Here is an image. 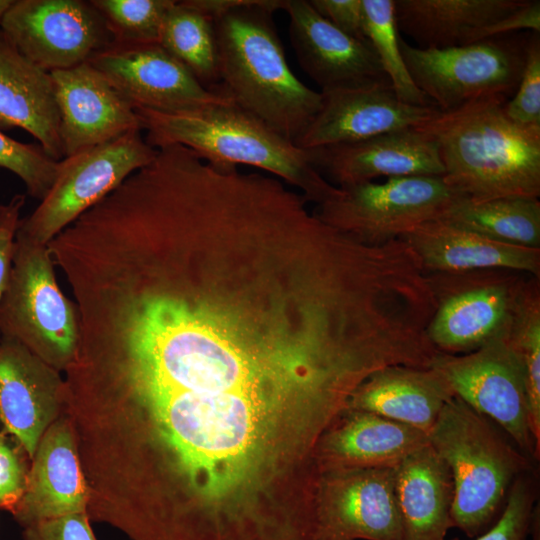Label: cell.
I'll use <instances>...</instances> for the list:
<instances>
[{"label":"cell","instance_id":"cell-28","mask_svg":"<svg viewBox=\"0 0 540 540\" xmlns=\"http://www.w3.org/2000/svg\"><path fill=\"white\" fill-rule=\"evenodd\" d=\"M505 338L523 370L529 430L540 451V277L528 275L524 280Z\"/></svg>","mask_w":540,"mask_h":540},{"label":"cell","instance_id":"cell-7","mask_svg":"<svg viewBox=\"0 0 540 540\" xmlns=\"http://www.w3.org/2000/svg\"><path fill=\"white\" fill-rule=\"evenodd\" d=\"M461 198L438 176L391 177L334 188L315 213L325 223L377 245L441 219Z\"/></svg>","mask_w":540,"mask_h":540},{"label":"cell","instance_id":"cell-11","mask_svg":"<svg viewBox=\"0 0 540 540\" xmlns=\"http://www.w3.org/2000/svg\"><path fill=\"white\" fill-rule=\"evenodd\" d=\"M455 396L497 424L526 455L539 459L528 424L522 367L505 333L465 354L439 353L432 366Z\"/></svg>","mask_w":540,"mask_h":540},{"label":"cell","instance_id":"cell-16","mask_svg":"<svg viewBox=\"0 0 540 540\" xmlns=\"http://www.w3.org/2000/svg\"><path fill=\"white\" fill-rule=\"evenodd\" d=\"M313 167L340 187L386 176L444 174L436 143L416 127L392 131L356 142L306 149Z\"/></svg>","mask_w":540,"mask_h":540},{"label":"cell","instance_id":"cell-35","mask_svg":"<svg viewBox=\"0 0 540 540\" xmlns=\"http://www.w3.org/2000/svg\"><path fill=\"white\" fill-rule=\"evenodd\" d=\"M24 537L25 540H96L85 512L28 525Z\"/></svg>","mask_w":540,"mask_h":540},{"label":"cell","instance_id":"cell-39","mask_svg":"<svg viewBox=\"0 0 540 540\" xmlns=\"http://www.w3.org/2000/svg\"><path fill=\"white\" fill-rule=\"evenodd\" d=\"M529 535L532 536V540H539V508L535 506L532 520L530 524Z\"/></svg>","mask_w":540,"mask_h":540},{"label":"cell","instance_id":"cell-12","mask_svg":"<svg viewBox=\"0 0 540 540\" xmlns=\"http://www.w3.org/2000/svg\"><path fill=\"white\" fill-rule=\"evenodd\" d=\"M314 540H402L393 469L321 471Z\"/></svg>","mask_w":540,"mask_h":540},{"label":"cell","instance_id":"cell-4","mask_svg":"<svg viewBox=\"0 0 540 540\" xmlns=\"http://www.w3.org/2000/svg\"><path fill=\"white\" fill-rule=\"evenodd\" d=\"M428 439L452 476L453 527L469 538L481 535L500 517L514 481L532 471V458L457 396L445 404Z\"/></svg>","mask_w":540,"mask_h":540},{"label":"cell","instance_id":"cell-30","mask_svg":"<svg viewBox=\"0 0 540 540\" xmlns=\"http://www.w3.org/2000/svg\"><path fill=\"white\" fill-rule=\"evenodd\" d=\"M103 15L115 43H159L174 0H91Z\"/></svg>","mask_w":540,"mask_h":540},{"label":"cell","instance_id":"cell-6","mask_svg":"<svg viewBox=\"0 0 540 540\" xmlns=\"http://www.w3.org/2000/svg\"><path fill=\"white\" fill-rule=\"evenodd\" d=\"M489 38L444 49L419 48L400 38L407 70L440 111L485 97L513 96L524 68L528 38Z\"/></svg>","mask_w":540,"mask_h":540},{"label":"cell","instance_id":"cell-33","mask_svg":"<svg viewBox=\"0 0 540 540\" xmlns=\"http://www.w3.org/2000/svg\"><path fill=\"white\" fill-rule=\"evenodd\" d=\"M504 112L513 122L527 127H540V38L531 32L528 38L524 68L518 87Z\"/></svg>","mask_w":540,"mask_h":540},{"label":"cell","instance_id":"cell-31","mask_svg":"<svg viewBox=\"0 0 540 540\" xmlns=\"http://www.w3.org/2000/svg\"><path fill=\"white\" fill-rule=\"evenodd\" d=\"M60 161L50 158L40 145L16 141L0 130V168L17 175L30 197L42 200L52 187Z\"/></svg>","mask_w":540,"mask_h":540},{"label":"cell","instance_id":"cell-15","mask_svg":"<svg viewBox=\"0 0 540 540\" xmlns=\"http://www.w3.org/2000/svg\"><path fill=\"white\" fill-rule=\"evenodd\" d=\"M50 74L65 157L142 131L135 108L89 62Z\"/></svg>","mask_w":540,"mask_h":540},{"label":"cell","instance_id":"cell-20","mask_svg":"<svg viewBox=\"0 0 540 540\" xmlns=\"http://www.w3.org/2000/svg\"><path fill=\"white\" fill-rule=\"evenodd\" d=\"M61 387L59 378L22 344L0 337V419L33 457Z\"/></svg>","mask_w":540,"mask_h":540},{"label":"cell","instance_id":"cell-1","mask_svg":"<svg viewBox=\"0 0 540 540\" xmlns=\"http://www.w3.org/2000/svg\"><path fill=\"white\" fill-rule=\"evenodd\" d=\"M284 0H229L213 19L220 84L236 105L294 141L321 108L322 95L292 72L272 21Z\"/></svg>","mask_w":540,"mask_h":540},{"label":"cell","instance_id":"cell-25","mask_svg":"<svg viewBox=\"0 0 540 540\" xmlns=\"http://www.w3.org/2000/svg\"><path fill=\"white\" fill-rule=\"evenodd\" d=\"M527 0H394L399 32L419 48L472 44L476 33Z\"/></svg>","mask_w":540,"mask_h":540},{"label":"cell","instance_id":"cell-10","mask_svg":"<svg viewBox=\"0 0 540 540\" xmlns=\"http://www.w3.org/2000/svg\"><path fill=\"white\" fill-rule=\"evenodd\" d=\"M0 28L26 58L49 73L88 62L115 43L91 1L17 0Z\"/></svg>","mask_w":540,"mask_h":540},{"label":"cell","instance_id":"cell-36","mask_svg":"<svg viewBox=\"0 0 540 540\" xmlns=\"http://www.w3.org/2000/svg\"><path fill=\"white\" fill-rule=\"evenodd\" d=\"M309 2L322 17L340 31L360 41L368 42L362 0H309Z\"/></svg>","mask_w":540,"mask_h":540},{"label":"cell","instance_id":"cell-23","mask_svg":"<svg viewBox=\"0 0 540 540\" xmlns=\"http://www.w3.org/2000/svg\"><path fill=\"white\" fill-rule=\"evenodd\" d=\"M27 475L25 492L13 514L25 526L85 512L86 496L73 438L56 424L41 438Z\"/></svg>","mask_w":540,"mask_h":540},{"label":"cell","instance_id":"cell-26","mask_svg":"<svg viewBox=\"0 0 540 540\" xmlns=\"http://www.w3.org/2000/svg\"><path fill=\"white\" fill-rule=\"evenodd\" d=\"M441 219L499 242L540 248L538 198L460 199Z\"/></svg>","mask_w":540,"mask_h":540},{"label":"cell","instance_id":"cell-5","mask_svg":"<svg viewBox=\"0 0 540 540\" xmlns=\"http://www.w3.org/2000/svg\"><path fill=\"white\" fill-rule=\"evenodd\" d=\"M0 337L56 368L72 362L79 340L78 310L57 283L48 244L17 231L0 302Z\"/></svg>","mask_w":540,"mask_h":540},{"label":"cell","instance_id":"cell-29","mask_svg":"<svg viewBox=\"0 0 540 540\" xmlns=\"http://www.w3.org/2000/svg\"><path fill=\"white\" fill-rule=\"evenodd\" d=\"M362 4L367 40L398 99L415 106H435L414 84L403 60L394 0H362Z\"/></svg>","mask_w":540,"mask_h":540},{"label":"cell","instance_id":"cell-18","mask_svg":"<svg viewBox=\"0 0 540 540\" xmlns=\"http://www.w3.org/2000/svg\"><path fill=\"white\" fill-rule=\"evenodd\" d=\"M429 444L428 435L372 412L347 408L319 440V471L394 469Z\"/></svg>","mask_w":540,"mask_h":540},{"label":"cell","instance_id":"cell-2","mask_svg":"<svg viewBox=\"0 0 540 540\" xmlns=\"http://www.w3.org/2000/svg\"><path fill=\"white\" fill-rule=\"evenodd\" d=\"M505 102L485 97L437 110L416 127L436 143L442 179L463 199L540 196V127L510 120Z\"/></svg>","mask_w":540,"mask_h":540},{"label":"cell","instance_id":"cell-13","mask_svg":"<svg viewBox=\"0 0 540 540\" xmlns=\"http://www.w3.org/2000/svg\"><path fill=\"white\" fill-rule=\"evenodd\" d=\"M88 62L134 108L176 112L235 104L217 85H202L159 43H114Z\"/></svg>","mask_w":540,"mask_h":540},{"label":"cell","instance_id":"cell-14","mask_svg":"<svg viewBox=\"0 0 540 540\" xmlns=\"http://www.w3.org/2000/svg\"><path fill=\"white\" fill-rule=\"evenodd\" d=\"M321 108L294 141L302 149L356 142L417 127L438 110L398 99L388 79L322 90Z\"/></svg>","mask_w":540,"mask_h":540},{"label":"cell","instance_id":"cell-3","mask_svg":"<svg viewBox=\"0 0 540 540\" xmlns=\"http://www.w3.org/2000/svg\"><path fill=\"white\" fill-rule=\"evenodd\" d=\"M146 142L155 149L182 145L205 161L247 165L275 175L321 203L333 191L309 153L236 104L163 112L135 108Z\"/></svg>","mask_w":540,"mask_h":540},{"label":"cell","instance_id":"cell-41","mask_svg":"<svg viewBox=\"0 0 540 540\" xmlns=\"http://www.w3.org/2000/svg\"><path fill=\"white\" fill-rule=\"evenodd\" d=\"M400 241H401V240H400ZM403 243H404V242H403ZM404 244H405V243H404ZM405 245H406V244H405ZM406 246H407V245H406ZM407 247H408V246H407ZM408 249H409V247H408ZM409 250H410V249H409ZM410 252H411V250H410ZM411 253H412V252H411ZM412 255H413V253H412ZM413 257H414V255H413ZM414 259H415V257H414ZM415 261H416V259H415ZM416 263H417V261H416ZM417 264H418V263H417ZM418 267H419V265H418ZM419 269H420V267H419ZM420 271H421V269H420ZM421 273H422V271H421ZM422 276H423V274H422ZM423 279H424V277H423ZM424 282H425V280H424ZM425 285H426V282H425ZM426 287H427V285H426ZM427 291H428V288H427ZM428 294H429V291H428ZM429 298H430V294H429ZM430 302H431V298H430ZM431 307H432V302H431Z\"/></svg>","mask_w":540,"mask_h":540},{"label":"cell","instance_id":"cell-8","mask_svg":"<svg viewBox=\"0 0 540 540\" xmlns=\"http://www.w3.org/2000/svg\"><path fill=\"white\" fill-rule=\"evenodd\" d=\"M425 275L435 301L427 336L439 352L458 355L506 332L529 274L497 268Z\"/></svg>","mask_w":540,"mask_h":540},{"label":"cell","instance_id":"cell-22","mask_svg":"<svg viewBox=\"0 0 540 540\" xmlns=\"http://www.w3.org/2000/svg\"><path fill=\"white\" fill-rule=\"evenodd\" d=\"M455 394L435 368L393 365L366 379L348 408L375 413L428 435L440 412Z\"/></svg>","mask_w":540,"mask_h":540},{"label":"cell","instance_id":"cell-37","mask_svg":"<svg viewBox=\"0 0 540 540\" xmlns=\"http://www.w3.org/2000/svg\"><path fill=\"white\" fill-rule=\"evenodd\" d=\"M520 30H531L534 33L540 31V1L527 0L522 6L508 13L499 20L480 29L474 41H482L489 38H496L514 34Z\"/></svg>","mask_w":540,"mask_h":540},{"label":"cell","instance_id":"cell-19","mask_svg":"<svg viewBox=\"0 0 540 540\" xmlns=\"http://www.w3.org/2000/svg\"><path fill=\"white\" fill-rule=\"evenodd\" d=\"M400 239L412 248L426 273L499 268L540 277V248L499 242L442 219L422 223Z\"/></svg>","mask_w":540,"mask_h":540},{"label":"cell","instance_id":"cell-27","mask_svg":"<svg viewBox=\"0 0 540 540\" xmlns=\"http://www.w3.org/2000/svg\"><path fill=\"white\" fill-rule=\"evenodd\" d=\"M159 44L206 88L217 85L219 73L214 21L187 0H174L168 9Z\"/></svg>","mask_w":540,"mask_h":540},{"label":"cell","instance_id":"cell-24","mask_svg":"<svg viewBox=\"0 0 540 540\" xmlns=\"http://www.w3.org/2000/svg\"><path fill=\"white\" fill-rule=\"evenodd\" d=\"M393 473L402 540H445L453 527V481L445 461L428 444L406 457Z\"/></svg>","mask_w":540,"mask_h":540},{"label":"cell","instance_id":"cell-32","mask_svg":"<svg viewBox=\"0 0 540 540\" xmlns=\"http://www.w3.org/2000/svg\"><path fill=\"white\" fill-rule=\"evenodd\" d=\"M537 489L533 470L520 475L509 490L498 520L475 540H528Z\"/></svg>","mask_w":540,"mask_h":540},{"label":"cell","instance_id":"cell-17","mask_svg":"<svg viewBox=\"0 0 540 540\" xmlns=\"http://www.w3.org/2000/svg\"><path fill=\"white\" fill-rule=\"evenodd\" d=\"M282 9L298 62L321 91L388 79L370 43L340 31L308 0H284Z\"/></svg>","mask_w":540,"mask_h":540},{"label":"cell","instance_id":"cell-34","mask_svg":"<svg viewBox=\"0 0 540 540\" xmlns=\"http://www.w3.org/2000/svg\"><path fill=\"white\" fill-rule=\"evenodd\" d=\"M26 482L18 450L0 434V507L13 513L25 492Z\"/></svg>","mask_w":540,"mask_h":540},{"label":"cell","instance_id":"cell-40","mask_svg":"<svg viewBox=\"0 0 540 540\" xmlns=\"http://www.w3.org/2000/svg\"><path fill=\"white\" fill-rule=\"evenodd\" d=\"M13 3V0H0V22Z\"/></svg>","mask_w":540,"mask_h":540},{"label":"cell","instance_id":"cell-21","mask_svg":"<svg viewBox=\"0 0 540 540\" xmlns=\"http://www.w3.org/2000/svg\"><path fill=\"white\" fill-rule=\"evenodd\" d=\"M51 74L26 58L0 28V130L21 128L56 161L64 155Z\"/></svg>","mask_w":540,"mask_h":540},{"label":"cell","instance_id":"cell-9","mask_svg":"<svg viewBox=\"0 0 540 540\" xmlns=\"http://www.w3.org/2000/svg\"><path fill=\"white\" fill-rule=\"evenodd\" d=\"M157 149L141 130L60 160L57 177L38 207L20 219L17 232L48 244L82 213L149 164Z\"/></svg>","mask_w":540,"mask_h":540},{"label":"cell","instance_id":"cell-38","mask_svg":"<svg viewBox=\"0 0 540 540\" xmlns=\"http://www.w3.org/2000/svg\"><path fill=\"white\" fill-rule=\"evenodd\" d=\"M25 200V195L17 194L7 204L0 205V302L8 281L14 239Z\"/></svg>","mask_w":540,"mask_h":540}]
</instances>
